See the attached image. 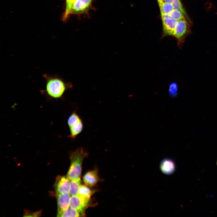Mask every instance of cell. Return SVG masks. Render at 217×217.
I'll use <instances>...</instances> for the list:
<instances>
[{
    "label": "cell",
    "instance_id": "13",
    "mask_svg": "<svg viewBox=\"0 0 217 217\" xmlns=\"http://www.w3.org/2000/svg\"><path fill=\"white\" fill-rule=\"evenodd\" d=\"M81 184L80 179L71 181L69 190L70 195L71 196L77 195Z\"/></svg>",
    "mask_w": 217,
    "mask_h": 217
},
{
    "label": "cell",
    "instance_id": "11",
    "mask_svg": "<svg viewBox=\"0 0 217 217\" xmlns=\"http://www.w3.org/2000/svg\"><path fill=\"white\" fill-rule=\"evenodd\" d=\"M70 207L77 210L81 216H85V209L82 204L80 200L77 196H72L71 197Z\"/></svg>",
    "mask_w": 217,
    "mask_h": 217
},
{
    "label": "cell",
    "instance_id": "3",
    "mask_svg": "<svg viewBox=\"0 0 217 217\" xmlns=\"http://www.w3.org/2000/svg\"><path fill=\"white\" fill-rule=\"evenodd\" d=\"M68 124L70 131L69 137L74 139L83 130V125L82 120L76 112L74 111L68 117Z\"/></svg>",
    "mask_w": 217,
    "mask_h": 217
},
{
    "label": "cell",
    "instance_id": "17",
    "mask_svg": "<svg viewBox=\"0 0 217 217\" xmlns=\"http://www.w3.org/2000/svg\"><path fill=\"white\" fill-rule=\"evenodd\" d=\"M168 15L172 18L177 20L185 18L184 15L180 11L174 9L168 14Z\"/></svg>",
    "mask_w": 217,
    "mask_h": 217
},
{
    "label": "cell",
    "instance_id": "19",
    "mask_svg": "<svg viewBox=\"0 0 217 217\" xmlns=\"http://www.w3.org/2000/svg\"><path fill=\"white\" fill-rule=\"evenodd\" d=\"M177 86L175 84L172 83L170 85L169 92L171 96L173 97L176 96L177 94Z\"/></svg>",
    "mask_w": 217,
    "mask_h": 217
},
{
    "label": "cell",
    "instance_id": "10",
    "mask_svg": "<svg viewBox=\"0 0 217 217\" xmlns=\"http://www.w3.org/2000/svg\"><path fill=\"white\" fill-rule=\"evenodd\" d=\"M88 187L81 184L77 196L84 202L90 203L91 197L95 193V190H91Z\"/></svg>",
    "mask_w": 217,
    "mask_h": 217
},
{
    "label": "cell",
    "instance_id": "2",
    "mask_svg": "<svg viewBox=\"0 0 217 217\" xmlns=\"http://www.w3.org/2000/svg\"><path fill=\"white\" fill-rule=\"evenodd\" d=\"M88 155L87 152L82 147H78L71 153V164L67 175L71 181L80 179L82 162Z\"/></svg>",
    "mask_w": 217,
    "mask_h": 217
},
{
    "label": "cell",
    "instance_id": "5",
    "mask_svg": "<svg viewBox=\"0 0 217 217\" xmlns=\"http://www.w3.org/2000/svg\"><path fill=\"white\" fill-rule=\"evenodd\" d=\"M162 22L163 36H173L178 20L169 16L168 15H161Z\"/></svg>",
    "mask_w": 217,
    "mask_h": 217
},
{
    "label": "cell",
    "instance_id": "1",
    "mask_svg": "<svg viewBox=\"0 0 217 217\" xmlns=\"http://www.w3.org/2000/svg\"><path fill=\"white\" fill-rule=\"evenodd\" d=\"M42 77L45 80L46 88L40 92L48 98L60 99L66 90L72 89L73 87L71 82L65 81L57 74L51 75L45 73L42 75Z\"/></svg>",
    "mask_w": 217,
    "mask_h": 217
},
{
    "label": "cell",
    "instance_id": "6",
    "mask_svg": "<svg viewBox=\"0 0 217 217\" xmlns=\"http://www.w3.org/2000/svg\"><path fill=\"white\" fill-rule=\"evenodd\" d=\"M71 180L66 176H58L56 179L55 188L56 195L69 192Z\"/></svg>",
    "mask_w": 217,
    "mask_h": 217
},
{
    "label": "cell",
    "instance_id": "7",
    "mask_svg": "<svg viewBox=\"0 0 217 217\" xmlns=\"http://www.w3.org/2000/svg\"><path fill=\"white\" fill-rule=\"evenodd\" d=\"M70 195L68 192L56 195L59 214L68 209L70 206Z\"/></svg>",
    "mask_w": 217,
    "mask_h": 217
},
{
    "label": "cell",
    "instance_id": "16",
    "mask_svg": "<svg viewBox=\"0 0 217 217\" xmlns=\"http://www.w3.org/2000/svg\"><path fill=\"white\" fill-rule=\"evenodd\" d=\"M80 213L77 210L71 207L61 213L57 215L58 217H79Z\"/></svg>",
    "mask_w": 217,
    "mask_h": 217
},
{
    "label": "cell",
    "instance_id": "4",
    "mask_svg": "<svg viewBox=\"0 0 217 217\" xmlns=\"http://www.w3.org/2000/svg\"><path fill=\"white\" fill-rule=\"evenodd\" d=\"M190 33L188 23L185 18L178 20L173 36L177 41L178 47L181 48L186 37Z\"/></svg>",
    "mask_w": 217,
    "mask_h": 217
},
{
    "label": "cell",
    "instance_id": "8",
    "mask_svg": "<svg viewBox=\"0 0 217 217\" xmlns=\"http://www.w3.org/2000/svg\"><path fill=\"white\" fill-rule=\"evenodd\" d=\"M83 180L85 185L88 187L95 186L100 180L97 169L89 171L83 176Z\"/></svg>",
    "mask_w": 217,
    "mask_h": 217
},
{
    "label": "cell",
    "instance_id": "9",
    "mask_svg": "<svg viewBox=\"0 0 217 217\" xmlns=\"http://www.w3.org/2000/svg\"><path fill=\"white\" fill-rule=\"evenodd\" d=\"M92 2V0H76L72 8V14L84 12L89 8Z\"/></svg>",
    "mask_w": 217,
    "mask_h": 217
},
{
    "label": "cell",
    "instance_id": "15",
    "mask_svg": "<svg viewBox=\"0 0 217 217\" xmlns=\"http://www.w3.org/2000/svg\"><path fill=\"white\" fill-rule=\"evenodd\" d=\"M76 0H66V7L63 19L66 20L72 14V8Z\"/></svg>",
    "mask_w": 217,
    "mask_h": 217
},
{
    "label": "cell",
    "instance_id": "12",
    "mask_svg": "<svg viewBox=\"0 0 217 217\" xmlns=\"http://www.w3.org/2000/svg\"><path fill=\"white\" fill-rule=\"evenodd\" d=\"M162 171L164 173L169 174L172 173L175 169V165L171 159H165L163 160L160 164Z\"/></svg>",
    "mask_w": 217,
    "mask_h": 217
},
{
    "label": "cell",
    "instance_id": "18",
    "mask_svg": "<svg viewBox=\"0 0 217 217\" xmlns=\"http://www.w3.org/2000/svg\"><path fill=\"white\" fill-rule=\"evenodd\" d=\"M171 4L174 9L180 11L185 16L188 18L187 15L183 8L180 0H174Z\"/></svg>",
    "mask_w": 217,
    "mask_h": 217
},
{
    "label": "cell",
    "instance_id": "20",
    "mask_svg": "<svg viewBox=\"0 0 217 217\" xmlns=\"http://www.w3.org/2000/svg\"><path fill=\"white\" fill-rule=\"evenodd\" d=\"M174 0H164L165 2L172 4Z\"/></svg>",
    "mask_w": 217,
    "mask_h": 217
},
{
    "label": "cell",
    "instance_id": "21",
    "mask_svg": "<svg viewBox=\"0 0 217 217\" xmlns=\"http://www.w3.org/2000/svg\"><path fill=\"white\" fill-rule=\"evenodd\" d=\"M158 2H160L164 1V0H157Z\"/></svg>",
    "mask_w": 217,
    "mask_h": 217
},
{
    "label": "cell",
    "instance_id": "14",
    "mask_svg": "<svg viewBox=\"0 0 217 217\" xmlns=\"http://www.w3.org/2000/svg\"><path fill=\"white\" fill-rule=\"evenodd\" d=\"M161 15H168L174 9L171 4L164 1L158 2Z\"/></svg>",
    "mask_w": 217,
    "mask_h": 217
}]
</instances>
